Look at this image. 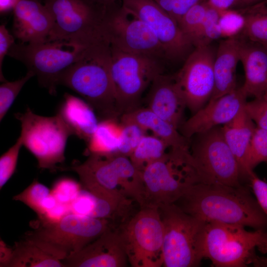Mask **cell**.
Listing matches in <instances>:
<instances>
[{
    "mask_svg": "<svg viewBox=\"0 0 267 267\" xmlns=\"http://www.w3.org/2000/svg\"><path fill=\"white\" fill-rule=\"evenodd\" d=\"M109 43L101 40L88 45L78 60L60 75L58 85L80 95L101 120L120 118L111 73Z\"/></svg>",
    "mask_w": 267,
    "mask_h": 267,
    "instance_id": "obj_2",
    "label": "cell"
},
{
    "mask_svg": "<svg viewBox=\"0 0 267 267\" xmlns=\"http://www.w3.org/2000/svg\"><path fill=\"white\" fill-rule=\"evenodd\" d=\"M208 6V2L203 1L196 4L184 14L178 23L181 30L192 44L193 40L204 19Z\"/></svg>",
    "mask_w": 267,
    "mask_h": 267,
    "instance_id": "obj_33",
    "label": "cell"
},
{
    "mask_svg": "<svg viewBox=\"0 0 267 267\" xmlns=\"http://www.w3.org/2000/svg\"><path fill=\"white\" fill-rule=\"evenodd\" d=\"M142 175L144 188L142 207L159 208L174 204L191 186L201 182L189 147L169 148Z\"/></svg>",
    "mask_w": 267,
    "mask_h": 267,
    "instance_id": "obj_3",
    "label": "cell"
},
{
    "mask_svg": "<svg viewBox=\"0 0 267 267\" xmlns=\"http://www.w3.org/2000/svg\"><path fill=\"white\" fill-rule=\"evenodd\" d=\"M161 8L171 16L172 15L175 0H153Z\"/></svg>",
    "mask_w": 267,
    "mask_h": 267,
    "instance_id": "obj_45",
    "label": "cell"
},
{
    "mask_svg": "<svg viewBox=\"0 0 267 267\" xmlns=\"http://www.w3.org/2000/svg\"><path fill=\"white\" fill-rule=\"evenodd\" d=\"M34 74L27 71L26 75L22 78L12 82H3L0 86V121L3 119L11 106L15 98L27 82Z\"/></svg>",
    "mask_w": 267,
    "mask_h": 267,
    "instance_id": "obj_34",
    "label": "cell"
},
{
    "mask_svg": "<svg viewBox=\"0 0 267 267\" xmlns=\"http://www.w3.org/2000/svg\"><path fill=\"white\" fill-rule=\"evenodd\" d=\"M121 132V125L118 120H101L87 143L86 153L105 156L118 154Z\"/></svg>",
    "mask_w": 267,
    "mask_h": 267,
    "instance_id": "obj_27",
    "label": "cell"
},
{
    "mask_svg": "<svg viewBox=\"0 0 267 267\" xmlns=\"http://www.w3.org/2000/svg\"><path fill=\"white\" fill-rule=\"evenodd\" d=\"M195 135L197 137L190 151L200 174V183L241 185L239 164L225 140L222 127Z\"/></svg>",
    "mask_w": 267,
    "mask_h": 267,
    "instance_id": "obj_13",
    "label": "cell"
},
{
    "mask_svg": "<svg viewBox=\"0 0 267 267\" xmlns=\"http://www.w3.org/2000/svg\"><path fill=\"white\" fill-rule=\"evenodd\" d=\"M12 248H9L0 239V267H8L12 255Z\"/></svg>",
    "mask_w": 267,
    "mask_h": 267,
    "instance_id": "obj_43",
    "label": "cell"
},
{
    "mask_svg": "<svg viewBox=\"0 0 267 267\" xmlns=\"http://www.w3.org/2000/svg\"><path fill=\"white\" fill-rule=\"evenodd\" d=\"M59 170L71 171L78 174L84 189L96 187L120 194L135 201L141 207L144 204V188L142 173L129 157L120 154L89 155L83 163Z\"/></svg>",
    "mask_w": 267,
    "mask_h": 267,
    "instance_id": "obj_5",
    "label": "cell"
},
{
    "mask_svg": "<svg viewBox=\"0 0 267 267\" xmlns=\"http://www.w3.org/2000/svg\"><path fill=\"white\" fill-rule=\"evenodd\" d=\"M43 1L53 19L47 41L89 45L105 40L101 27L105 4L92 0Z\"/></svg>",
    "mask_w": 267,
    "mask_h": 267,
    "instance_id": "obj_6",
    "label": "cell"
},
{
    "mask_svg": "<svg viewBox=\"0 0 267 267\" xmlns=\"http://www.w3.org/2000/svg\"><path fill=\"white\" fill-rule=\"evenodd\" d=\"M219 17V11L209 4L201 26L193 40L194 47L209 44L212 41L222 37Z\"/></svg>",
    "mask_w": 267,
    "mask_h": 267,
    "instance_id": "obj_32",
    "label": "cell"
},
{
    "mask_svg": "<svg viewBox=\"0 0 267 267\" xmlns=\"http://www.w3.org/2000/svg\"><path fill=\"white\" fill-rule=\"evenodd\" d=\"M128 262L119 228L112 225L63 263L70 267H123Z\"/></svg>",
    "mask_w": 267,
    "mask_h": 267,
    "instance_id": "obj_18",
    "label": "cell"
},
{
    "mask_svg": "<svg viewBox=\"0 0 267 267\" xmlns=\"http://www.w3.org/2000/svg\"><path fill=\"white\" fill-rule=\"evenodd\" d=\"M13 199L24 203L37 214L39 219L57 204L49 189L37 180H34L22 192L14 196Z\"/></svg>",
    "mask_w": 267,
    "mask_h": 267,
    "instance_id": "obj_29",
    "label": "cell"
},
{
    "mask_svg": "<svg viewBox=\"0 0 267 267\" xmlns=\"http://www.w3.org/2000/svg\"><path fill=\"white\" fill-rule=\"evenodd\" d=\"M245 226L220 222H206L202 240L203 258L217 267L259 266L262 258L256 249L267 253V229L250 231Z\"/></svg>",
    "mask_w": 267,
    "mask_h": 267,
    "instance_id": "obj_4",
    "label": "cell"
},
{
    "mask_svg": "<svg viewBox=\"0 0 267 267\" xmlns=\"http://www.w3.org/2000/svg\"><path fill=\"white\" fill-rule=\"evenodd\" d=\"M250 7L243 15V33L247 39L267 45V0Z\"/></svg>",
    "mask_w": 267,
    "mask_h": 267,
    "instance_id": "obj_30",
    "label": "cell"
},
{
    "mask_svg": "<svg viewBox=\"0 0 267 267\" xmlns=\"http://www.w3.org/2000/svg\"><path fill=\"white\" fill-rule=\"evenodd\" d=\"M81 186L71 178H63L54 183L50 191L58 203L70 205L80 192Z\"/></svg>",
    "mask_w": 267,
    "mask_h": 267,
    "instance_id": "obj_37",
    "label": "cell"
},
{
    "mask_svg": "<svg viewBox=\"0 0 267 267\" xmlns=\"http://www.w3.org/2000/svg\"><path fill=\"white\" fill-rule=\"evenodd\" d=\"M96 2L103 4H108L113 3L115 0H92Z\"/></svg>",
    "mask_w": 267,
    "mask_h": 267,
    "instance_id": "obj_48",
    "label": "cell"
},
{
    "mask_svg": "<svg viewBox=\"0 0 267 267\" xmlns=\"http://www.w3.org/2000/svg\"><path fill=\"white\" fill-rule=\"evenodd\" d=\"M247 96L241 88L209 101L180 126V133L189 139L232 120L246 102Z\"/></svg>",
    "mask_w": 267,
    "mask_h": 267,
    "instance_id": "obj_17",
    "label": "cell"
},
{
    "mask_svg": "<svg viewBox=\"0 0 267 267\" xmlns=\"http://www.w3.org/2000/svg\"><path fill=\"white\" fill-rule=\"evenodd\" d=\"M57 114L75 135L87 143L99 122L95 111L84 99L66 93Z\"/></svg>",
    "mask_w": 267,
    "mask_h": 267,
    "instance_id": "obj_23",
    "label": "cell"
},
{
    "mask_svg": "<svg viewBox=\"0 0 267 267\" xmlns=\"http://www.w3.org/2000/svg\"></svg>",
    "mask_w": 267,
    "mask_h": 267,
    "instance_id": "obj_50",
    "label": "cell"
},
{
    "mask_svg": "<svg viewBox=\"0 0 267 267\" xmlns=\"http://www.w3.org/2000/svg\"><path fill=\"white\" fill-rule=\"evenodd\" d=\"M14 37L9 33L6 28L4 25L0 26V81L2 82L6 81L4 78L2 72V67L3 59L5 55H7L8 52L14 43Z\"/></svg>",
    "mask_w": 267,
    "mask_h": 267,
    "instance_id": "obj_41",
    "label": "cell"
},
{
    "mask_svg": "<svg viewBox=\"0 0 267 267\" xmlns=\"http://www.w3.org/2000/svg\"><path fill=\"white\" fill-rule=\"evenodd\" d=\"M208 4L217 10L223 11L238 5V0H208Z\"/></svg>",
    "mask_w": 267,
    "mask_h": 267,
    "instance_id": "obj_44",
    "label": "cell"
},
{
    "mask_svg": "<svg viewBox=\"0 0 267 267\" xmlns=\"http://www.w3.org/2000/svg\"><path fill=\"white\" fill-rule=\"evenodd\" d=\"M266 0H238V5L241 6H251Z\"/></svg>",
    "mask_w": 267,
    "mask_h": 267,
    "instance_id": "obj_47",
    "label": "cell"
},
{
    "mask_svg": "<svg viewBox=\"0 0 267 267\" xmlns=\"http://www.w3.org/2000/svg\"><path fill=\"white\" fill-rule=\"evenodd\" d=\"M244 109L257 126L267 130V93L244 105Z\"/></svg>",
    "mask_w": 267,
    "mask_h": 267,
    "instance_id": "obj_39",
    "label": "cell"
},
{
    "mask_svg": "<svg viewBox=\"0 0 267 267\" xmlns=\"http://www.w3.org/2000/svg\"><path fill=\"white\" fill-rule=\"evenodd\" d=\"M102 32L111 47L121 51L167 59L164 50L151 28L138 17L121 6L105 5Z\"/></svg>",
    "mask_w": 267,
    "mask_h": 267,
    "instance_id": "obj_12",
    "label": "cell"
},
{
    "mask_svg": "<svg viewBox=\"0 0 267 267\" xmlns=\"http://www.w3.org/2000/svg\"><path fill=\"white\" fill-rule=\"evenodd\" d=\"M119 229L132 267L163 266L164 227L158 208L140 207Z\"/></svg>",
    "mask_w": 267,
    "mask_h": 267,
    "instance_id": "obj_11",
    "label": "cell"
},
{
    "mask_svg": "<svg viewBox=\"0 0 267 267\" xmlns=\"http://www.w3.org/2000/svg\"><path fill=\"white\" fill-rule=\"evenodd\" d=\"M13 10V35L21 43L47 42L53 19L44 4L38 0H19Z\"/></svg>",
    "mask_w": 267,
    "mask_h": 267,
    "instance_id": "obj_19",
    "label": "cell"
},
{
    "mask_svg": "<svg viewBox=\"0 0 267 267\" xmlns=\"http://www.w3.org/2000/svg\"><path fill=\"white\" fill-rule=\"evenodd\" d=\"M256 127L244 105L232 120L222 127L225 140L239 164L241 177L248 179L246 157Z\"/></svg>",
    "mask_w": 267,
    "mask_h": 267,
    "instance_id": "obj_26",
    "label": "cell"
},
{
    "mask_svg": "<svg viewBox=\"0 0 267 267\" xmlns=\"http://www.w3.org/2000/svg\"><path fill=\"white\" fill-rule=\"evenodd\" d=\"M8 267H63L65 257L42 241L25 237L15 242Z\"/></svg>",
    "mask_w": 267,
    "mask_h": 267,
    "instance_id": "obj_24",
    "label": "cell"
},
{
    "mask_svg": "<svg viewBox=\"0 0 267 267\" xmlns=\"http://www.w3.org/2000/svg\"><path fill=\"white\" fill-rule=\"evenodd\" d=\"M215 54L210 44L194 47L180 70L174 75L186 107L193 114L205 106L213 94Z\"/></svg>",
    "mask_w": 267,
    "mask_h": 267,
    "instance_id": "obj_15",
    "label": "cell"
},
{
    "mask_svg": "<svg viewBox=\"0 0 267 267\" xmlns=\"http://www.w3.org/2000/svg\"><path fill=\"white\" fill-rule=\"evenodd\" d=\"M120 122L121 132L118 154L129 157L146 132L136 124Z\"/></svg>",
    "mask_w": 267,
    "mask_h": 267,
    "instance_id": "obj_35",
    "label": "cell"
},
{
    "mask_svg": "<svg viewBox=\"0 0 267 267\" xmlns=\"http://www.w3.org/2000/svg\"><path fill=\"white\" fill-rule=\"evenodd\" d=\"M169 148L159 137L145 134L129 158L134 165L142 173L149 165L162 157Z\"/></svg>",
    "mask_w": 267,
    "mask_h": 267,
    "instance_id": "obj_28",
    "label": "cell"
},
{
    "mask_svg": "<svg viewBox=\"0 0 267 267\" xmlns=\"http://www.w3.org/2000/svg\"><path fill=\"white\" fill-rule=\"evenodd\" d=\"M38 0L40 1H41V0Z\"/></svg>",
    "mask_w": 267,
    "mask_h": 267,
    "instance_id": "obj_49",
    "label": "cell"
},
{
    "mask_svg": "<svg viewBox=\"0 0 267 267\" xmlns=\"http://www.w3.org/2000/svg\"><path fill=\"white\" fill-rule=\"evenodd\" d=\"M249 180L257 202L267 216V182L261 179L254 172Z\"/></svg>",
    "mask_w": 267,
    "mask_h": 267,
    "instance_id": "obj_40",
    "label": "cell"
},
{
    "mask_svg": "<svg viewBox=\"0 0 267 267\" xmlns=\"http://www.w3.org/2000/svg\"><path fill=\"white\" fill-rule=\"evenodd\" d=\"M120 122L133 123L145 132L151 131L154 135L164 141L170 148L189 146V139L183 136L172 124L147 107H138L122 115Z\"/></svg>",
    "mask_w": 267,
    "mask_h": 267,
    "instance_id": "obj_25",
    "label": "cell"
},
{
    "mask_svg": "<svg viewBox=\"0 0 267 267\" xmlns=\"http://www.w3.org/2000/svg\"><path fill=\"white\" fill-rule=\"evenodd\" d=\"M19 0H0V11L4 13L13 10Z\"/></svg>",
    "mask_w": 267,
    "mask_h": 267,
    "instance_id": "obj_46",
    "label": "cell"
},
{
    "mask_svg": "<svg viewBox=\"0 0 267 267\" xmlns=\"http://www.w3.org/2000/svg\"><path fill=\"white\" fill-rule=\"evenodd\" d=\"M23 146L19 136L14 145L0 158V188L11 178L16 170L19 152Z\"/></svg>",
    "mask_w": 267,
    "mask_h": 267,
    "instance_id": "obj_36",
    "label": "cell"
},
{
    "mask_svg": "<svg viewBox=\"0 0 267 267\" xmlns=\"http://www.w3.org/2000/svg\"><path fill=\"white\" fill-rule=\"evenodd\" d=\"M150 86L146 107L178 130L187 107L175 76L161 73Z\"/></svg>",
    "mask_w": 267,
    "mask_h": 267,
    "instance_id": "obj_20",
    "label": "cell"
},
{
    "mask_svg": "<svg viewBox=\"0 0 267 267\" xmlns=\"http://www.w3.org/2000/svg\"><path fill=\"white\" fill-rule=\"evenodd\" d=\"M88 46L59 41L14 43L7 55L23 63L37 77L40 85L54 95L61 73L78 60Z\"/></svg>",
    "mask_w": 267,
    "mask_h": 267,
    "instance_id": "obj_9",
    "label": "cell"
},
{
    "mask_svg": "<svg viewBox=\"0 0 267 267\" xmlns=\"http://www.w3.org/2000/svg\"><path fill=\"white\" fill-rule=\"evenodd\" d=\"M240 61L245 73L240 88L245 95L258 98L267 93V45L241 40Z\"/></svg>",
    "mask_w": 267,
    "mask_h": 267,
    "instance_id": "obj_21",
    "label": "cell"
},
{
    "mask_svg": "<svg viewBox=\"0 0 267 267\" xmlns=\"http://www.w3.org/2000/svg\"><path fill=\"white\" fill-rule=\"evenodd\" d=\"M122 6L145 22L153 31L167 59H186L193 46L177 22L153 0H122Z\"/></svg>",
    "mask_w": 267,
    "mask_h": 267,
    "instance_id": "obj_16",
    "label": "cell"
},
{
    "mask_svg": "<svg viewBox=\"0 0 267 267\" xmlns=\"http://www.w3.org/2000/svg\"><path fill=\"white\" fill-rule=\"evenodd\" d=\"M112 225L106 219L70 213L56 222L41 225L26 237L46 243L66 259L80 251Z\"/></svg>",
    "mask_w": 267,
    "mask_h": 267,
    "instance_id": "obj_14",
    "label": "cell"
},
{
    "mask_svg": "<svg viewBox=\"0 0 267 267\" xmlns=\"http://www.w3.org/2000/svg\"><path fill=\"white\" fill-rule=\"evenodd\" d=\"M219 13V24L222 37H234L243 30L245 24L243 14L230 9L220 11Z\"/></svg>",
    "mask_w": 267,
    "mask_h": 267,
    "instance_id": "obj_38",
    "label": "cell"
},
{
    "mask_svg": "<svg viewBox=\"0 0 267 267\" xmlns=\"http://www.w3.org/2000/svg\"><path fill=\"white\" fill-rule=\"evenodd\" d=\"M20 122L23 146L36 158L41 169L57 170V164L65 160L68 137L73 134L58 114L46 117L34 113L27 108L14 114Z\"/></svg>",
    "mask_w": 267,
    "mask_h": 267,
    "instance_id": "obj_8",
    "label": "cell"
},
{
    "mask_svg": "<svg viewBox=\"0 0 267 267\" xmlns=\"http://www.w3.org/2000/svg\"><path fill=\"white\" fill-rule=\"evenodd\" d=\"M203 0H175L171 16L178 24L184 14L193 6Z\"/></svg>",
    "mask_w": 267,
    "mask_h": 267,
    "instance_id": "obj_42",
    "label": "cell"
},
{
    "mask_svg": "<svg viewBox=\"0 0 267 267\" xmlns=\"http://www.w3.org/2000/svg\"><path fill=\"white\" fill-rule=\"evenodd\" d=\"M241 42V39L234 36L220 43L214 62V89L209 101L216 99L237 89L236 70L240 61Z\"/></svg>",
    "mask_w": 267,
    "mask_h": 267,
    "instance_id": "obj_22",
    "label": "cell"
},
{
    "mask_svg": "<svg viewBox=\"0 0 267 267\" xmlns=\"http://www.w3.org/2000/svg\"><path fill=\"white\" fill-rule=\"evenodd\" d=\"M262 162H267V130L256 126L246 157L249 178L253 169Z\"/></svg>",
    "mask_w": 267,
    "mask_h": 267,
    "instance_id": "obj_31",
    "label": "cell"
},
{
    "mask_svg": "<svg viewBox=\"0 0 267 267\" xmlns=\"http://www.w3.org/2000/svg\"><path fill=\"white\" fill-rule=\"evenodd\" d=\"M111 73L116 104L121 116L138 107L141 96L154 79L162 73L160 60L124 52L111 47Z\"/></svg>",
    "mask_w": 267,
    "mask_h": 267,
    "instance_id": "obj_10",
    "label": "cell"
},
{
    "mask_svg": "<svg viewBox=\"0 0 267 267\" xmlns=\"http://www.w3.org/2000/svg\"><path fill=\"white\" fill-rule=\"evenodd\" d=\"M158 209L164 227L163 266H198L204 259L202 240L206 222L175 204Z\"/></svg>",
    "mask_w": 267,
    "mask_h": 267,
    "instance_id": "obj_7",
    "label": "cell"
},
{
    "mask_svg": "<svg viewBox=\"0 0 267 267\" xmlns=\"http://www.w3.org/2000/svg\"><path fill=\"white\" fill-rule=\"evenodd\" d=\"M174 204L205 222L267 229V216L250 190L242 185L198 183Z\"/></svg>",
    "mask_w": 267,
    "mask_h": 267,
    "instance_id": "obj_1",
    "label": "cell"
}]
</instances>
